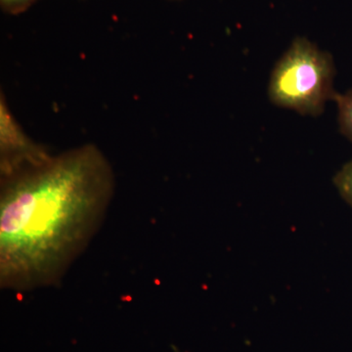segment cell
<instances>
[{
    "instance_id": "1",
    "label": "cell",
    "mask_w": 352,
    "mask_h": 352,
    "mask_svg": "<svg viewBox=\"0 0 352 352\" xmlns=\"http://www.w3.org/2000/svg\"><path fill=\"white\" fill-rule=\"evenodd\" d=\"M116 178L94 144L0 177V285L16 293L61 283L105 219Z\"/></svg>"
},
{
    "instance_id": "2",
    "label": "cell",
    "mask_w": 352,
    "mask_h": 352,
    "mask_svg": "<svg viewBox=\"0 0 352 352\" xmlns=\"http://www.w3.org/2000/svg\"><path fill=\"white\" fill-rule=\"evenodd\" d=\"M335 78L332 54L309 39L296 38L271 72L268 96L277 107L319 117L335 100Z\"/></svg>"
},
{
    "instance_id": "3",
    "label": "cell",
    "mask_w": 352,
    "mask_h": 352,
    "mask_svg": "<svg viewBox=\"0 0 352 352\" xmlns=\"http://www.w3.org/2000/svg\"><path fill=\"white\" fill-rule=\"evenodd\" d=\"M43 145L23 131L9 110L3 94L0 98V177L24 170L50 156Z\"/></svg>"
},
{
    "instance_id": "4",
    "label": "cell",
    "mask_w": 352,
    "mask_h": 352,
    "mask_svg": "<svg viewBox=\"0 0 352 352\" xmlns=\"http://www.w3.org/2000/svg\"><path fill=\"white\" fill-rule=\"evenodd\" d=\"M338 106V122L340 133L352 142V89L336 95Z\"/></svg>"
},
{
    "instance_id": "5",
    "label": "cell",
    "mask_w": 352,
    "mask_h": 352,
    "mask_svg": "<svg viewBox=\"0 0 352 352\" xmlns=\"http://www.w3.org/2000/svg\"><path fill=\"white\" fill-rule=\"evenodd\" d=\"M333 184L340 197L352 207V161L342 166L333 177Z\"/></svg>"
},
{
    "instance_id": "6",
    "label": "cell",
    "mask_w": 352,
    "mask_h": 352,
    "mask_svg": "<svg viewBox=\"0 0 352 352\" xmlns=\"http://www.w3.org/2000/svg\"><path fill=\"white\" fill-rule=\"evenodd\" d=\"M38 0H0L2 10L11 15L25 12Z\"/></svg>"
}]
</instances>
